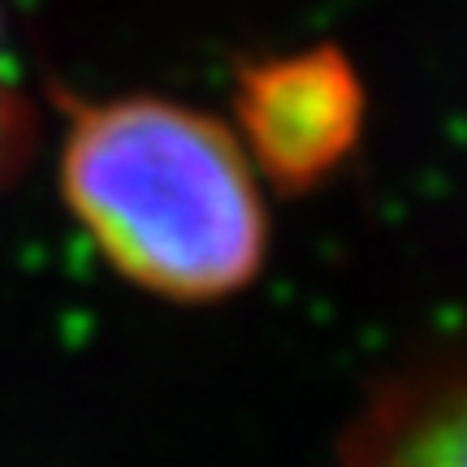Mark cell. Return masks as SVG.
I'll use <instances>...</instances> for the list:
<instances>
[{
  "label": "cell",
  "instance_id": "obj_1",
  "mask_svg": "<svg viewBox=\"0 0 467 467\" xmlns=\"http://www.w3.org/2000/svg\"><path fill=\"white\" fill-rule=\"evenodd\" d=\"M61 186L104 260L161 299L213 303L265 268L268 217L255 165L217 117L130 96L78 104Z\"/></svg>",
  "mask_w": 467,
  "mask_h": 467
},
{
  "label": "cell",
  "instance_id": "obj_3",
  "mask_svg": "<svg viewBox=\"0 0 467 467\" xmlns=\"http://www.w3.org/2000/svg\"><path fill=\"white\" fill-rule=\"evenodd\" d=\"M337 467H467V342L377 385L350 420Z\"/></svg>",
  "mask_w": 467,
  "mask_h": 467
},
{
  "label": "cell",
  "instance_id": "obj_5",
  "mask_svg": "<svg viewBox=\"0 0 467 467\" xmlns=\"http://www.w3.org/2000/svg\"><path fill=\"white\" fill-rule=\"evenodd\" d=\"M5 109H14V104H9V100H5V91H0V113H5Z\"/></svg>",
  "mask_w": 467,
  "mask_h": 467
},
{
  "label": "cell",
  "instance_id": "obj_4",
  "mask_svg": "<svg viewBox=\"0 0 467 467\" xmlns=\"http://www.w3.org/2000/svg\"><path fill=\"white\" fill-rule=\"evenodd\" d=\"M9 117H14V109H5V113H0V161H5V151L14 148V121H9Z\"/></svg>",
  "mask_w": 467,
  "mask_h": 467
},
{
  "label": "cell",
  "instance_id": "obj_2",
  "mask_svg": "<svg viewBox=\"0 0 467 467\" xmlns=\"http://www.w3.org/2000/svg\"><path fill=\"white\" fill-rule=\"evenodd\" d=\"M234 104L247 161L295 195L347 165L368 109L359 74L334 44L243 66Z\"/></svg>",
  "mask_w": 467,
  "mask_h": 467
}]
</instances>
